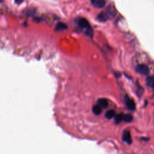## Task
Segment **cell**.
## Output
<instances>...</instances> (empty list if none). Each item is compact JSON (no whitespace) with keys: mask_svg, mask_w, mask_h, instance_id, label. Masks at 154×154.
Here are the masks:
<instances>
[{"mask_svg":"<svg viewBox=\"0 0 154 154\" xmlns=\"http://www.w3.org/2000/svg\"><path fill=\"white\" fill-rule=\"evenodd\" d=\"M101 107H99L98 105H96L93 107L92 108V111L94 115L98 116L101 113Z\"/></svg>","mask_w":154,"mask_h":154,"instance_id":"9","label":"cell"},{"mask_svg":"<svg viewBox=\"0 0 154 154\" xmlns=\"http://www.w3.org/2000/svg\"><path fill=\"white\" fill-rule=\"evenodd\" d=\"M67 28H68V26H67L65 24L62 23V22H59L57 24L55 29L56 31H63V30H66Z\"/></svg>","mask_w":154,"mask_h":154,"instance_id":"8","label":"cell"},{"mask_svg":"<svg viewBox=\"0 0 154 154\" xmlns=\"http://www.w3.org/2000/svg\"><path fill=\"white\" fill-rule=\"evenodd\" d=\"M92 4L96 8H102L105 5V0H91Z\"/></svg>","mask_w":154,"mask_h":154,"instance_id":"6","label":"cell"},{"mask_svg":"<svg viewBox=\"0 0 154 154\" xmlns=\"http://www.w3.org/2000/svg\"><path fill=\"white\" fill-rule=\"evenodd\" d=\"M136 70L138 73H140V74H142V75H148L149 72V69L148 67L146 64H143L138 65L136 67Z\"/></svg>","mask_w":154,"mask_h":154,"instance_id":"2","label":"cell"},{"mask_svg":"<svg viewBox=\"0 0 154 154\" xmlns=\"http://www.w3.org/2000/svg\"><path fill=\"white\" fill-rule=\"evenodd\" d=\"M98 105L101 107L102 109H106L108 107L109 105V102L107 101V100L104 98H101L99 99L98 101Z\"/></svg>","mask_w":154,"mask_h":154,"instance_id":"7","label":"cell"},{"mask_svg":"<svg viewBox=\"0 0 154 154\" xmlns=\"http://www.w3.org/2000/svg\"><path fill=\"white\" fill-rule=\"evenodd\" d=\"M125 104L128 109L131 111H134L136 109V104L132 99L128 97H126L125 99Z\"/></svg>","mask_w":154,"mask_h":154,"instance_id":"5","label":"cell"},{"mask_svg":"<svg viewBox=\"0 0 154 154\" xmlns=\"http://www.w3.org/2000/svg\"><path fill=\"white\" fill-rule=\"evenodd\" d=\"M15 1L17 4H21V3H22L23 0H15Z\"/></svg>","mask_w":154,"mask_h":154,"instance_id":"14","label":"cell"},{"mask_svg":"<svg viewBox=\"0 0 154 154\" xmlns=\"http://www.w3.org/2000/svg\"><path fill=\"white\" fill-rule=\"evenodd\" d=\"M110 17L108 12H102L100 13L97 16V19L100 22H105Z\"/></svg>","mask_w":154,"mask_h":154,"instance_id":"4","label":"cell"},{"mask_svg":"<svg viewBox=\"0 0 154 154\" xmlns=\"http://www.w3.org/2000/svg\"><path fill=\"white\" fill-rule=\"evenodd\" d=\"M146 84L151 88L154 89V77H149L147 78Z\"/></svg>","mask_w":154,"mask_h":154,"instance_id":"10","label":"cell"},{"mask_svg":"<svg viewBox=\"0 0 154 154\" xmlns=\"http://www.w3.org/2000/svg\"><path fill=\"white\" fill-rule=\"evenodd\" d=\"M115 115H116V113H115V111L111 110H109L108 111H107L105 113V116L107 119H111L115 117Z\"/></svg>","mask_w":154,"mask_h":154,"instance_id":"11","label":"cell"},{"mask_svg":"<svg viewBox=\"0 0 154 154\" xmlns=\"http://www.w3.org/2000/svg\"><path fill=\"white\" fill-rule=\"evenodd\" d=\"M123 120V115L122 114H119L117 115L115 117V123L116 124H119L122 122V120Z\"/></svg>","mask_w":154,"mask_h":154,"instance_id":"12","label":"cell"},{"mask_svg":"<svg viewBox=\"0 0 154 154\" xmlns=\"http://www.w3.org/2000/svg\"><path fill=\"white\" fill-rule=\"evenodd\" d=\"M132 119H133L132 116L131 115H129V114L123 115V120L126 122H131Z\"/></svg>","mask_w":154,"mask_h":154,"instance_id":"13","label":"cell"},{"mask_svg":"<svg viewBox=\"0 0 154 154\" xmlns=\"http://www.w3.org/2000/svg\"><path fill=\"white\" fill-rule=\"evenodd\" d=\"M78 25L79 26V27L85 30V34L87 36L90 37H92L93 35L92 28L90 26L89 22L87 21L85 19L81 18L80 19H79L78 21Z\"/></svg>","mask_w":154,"mask_h":154,"instance_id":"1","label":"cell"},{"mask_svg":"<svg viewBox=\"0 0 154 154\" xmlns=\"http://www.w3.org/2000/svg\"><path fill=\"white\" fill-rule=\"evenodd\" d=\"M122 140H123V142H125L128 145H131L132 143L131 136L129 131L128 130L124 131L122 134Z\"/></svg>","mask_w":154,"mask_h":154,"instance_id":"3","label":"cell"}]
</instances>
